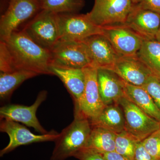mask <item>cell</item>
<instances>
[{
	"label": "cell",
	"mask_w": 160,
	"mask_h": 160,
	"mask_svg": "<svg viewBox=\"0 0 160 160\" xmlns=\"http://www.w3.org/2000/svg\"><path fill=\"white\" fill-rule=\"evenodd\" d=\"M4 42L11 54L15 70H29L39 75H52L50 71V50L36 43L24 30L15 32Z\"/></svg>",
	"instance_id": "cell-1"
},
{
	"label": "cell",
	"mask_w": 160,
	"mask_h": 160,
	"mask_svg": "<svg viewBox=\"0 0 160 160\" xmlns=\"http://www.w3.org/2000/svg\"><path fill=\"white\" fill-rule=\"evenodd\" d=\"M74 112V120L62 130L54 141L50 160H65L86 147L91 133V123L79 112Z\"/></svg>",
	"instance_id": "cell-2"
},
{
	"label": "cell",
	"mask_w": 160,
	"mask_h": 160,
	"mask_svg": "<svg viewBox=\"0 0 160 160\" xmlns=\"http://www.w3.org/2000/svg\"><path fill=\"white\" fill-rule=\"evenodd\" d=\"M135 5V0H94L87 13L92 23L99 27L124 24Z\"/></svg>",
	"instance_id": "cell-3"
},
{
	"label": "cell",
	"mask_w": 160,
	"mask_h": 160,
	"mask_svg": "<svg viewBox=\"0 0 160 160\" xmlns=\"http://www.w3.org/2000/svg\"><path fill=\"white\" fill-rule=\"evenodd\" d=\"M23 30L39 46L50 50L59 40L58 14L41 9Z\"/></svg>",
	"instance_id": "cell-4"
},
{
	"label": "cell",
	"mask_w": 160,
	"mask_h": 160,
	"mask_svg": "<svg viewBox=\"0 0 160 160\" xmlns=\"http://www.w3.org/2000/svg\"><path fill=\"white\" fill-rule=\"evenodd\" d=\"M125 119V130L142 142L160 129V122L140 109L126 96L118 101Z\"/></svg>",
	"instance_id": "cell-5"
},
{
	"label": "cell",
	"mask_w": 160,
	"mask_h": 160,
	"mask_svg": "<svg viewBox=\"0 0 160 160\" xmlns=\"http://www.w3.org/2000/svg\"><path fill=\"white\" fill-rule=\"evenodd\" d=\"M58 21L61 41L82 42L95 35L102 34V27L92 23L87 13H60Z\"/></svg>",
	"instance_id": "cell-6"
},
{
	"label": "cell",
	"mask_w": 160,
	"mask_h": 160,
	"mask_svg": "<svg viewBox=\"0 0 160 160\" xmlns=\"http://www.w3.org/2000/svg\"><path fill=\"white\" fill-rule=\"evenodd\" d=\"M41 10L38 0H10L7 10L1 17V41L9 38L18 27Z\"/></svg>",
	"instance_id": "cell-7"
},
{
	"label": "cell",
	"mask_w": 160,
	"mask_h": 160,
	"mask_svg": "<svg viewBox=\"0 0 160 160\" xmlns=\"http://www.w3.org/2000/svg\"><path fill=\"white\" fill-rule=\"evenodd\" d=\"M50 51L51 66L83 69L91 66L83 42L59 40Z\"/></svg>",
	"instance_id": "cell-8"
},
{
	"label": "cell",
	"mask_w": 160,
	"mask_h": 160,
	"mask_svg": "<svg viewBox=\"0 0 160 160\" xmlns=\"http://www.w3.org/2000/svg\"><path fill=\"white\" fill-rule=\"evenodd\" d=\"M0 131L7 133L9 138L7 146L0 151L1 157L20 146L34 143L54 142L59 134L54 130L46 134H35L18 122L4 118L1 119Z\"/></svg>",
	"instance_id": "cell-9"
},
{
	"label": "cell",
	"mask_w": 160,
	"mask_h": 160,
	"mask_svg": "<svg viewBox=\"0 0 160 160\" xmlns=\"http://www.w3.org/2000/svg\"><path fill=\"white\" fill-rule=\"evenodd\" d=\"M86 76L84 94L79 103L76 105L77 111L90 122L95 119L106 107L101 98L98 82V68L89 66L83 69Z\"/></svg>",
	"instance_id": "cell-10"
},
{
	"label": "cell",
	"mask_w": 160,
	"mask_h": 160,
	"mask_svg": "<svg viewBox=\"0 0 160 160\" xmlns=\"http://www.w3.org/2000/svg\"><path fill=\"white\" fill-rule=\"evenodd\" d=\"M106 37L120 57L136 55L144 40L124 24L102 27Z\"/></svg>",
	"instance_id": "cell-11"
},
{
	"label": "cell",
	"mask_w": 160,
	"mask_h": 160,
	"mask_svg": "<svg viewBox=\"0 0 160 160\" xmlns=\"http://www.w3.org/2000/svg\"><path fill=\"white\" fill-rule=\"evenodd\" d=\"M48 92L46 90L40 92L36 100L30 106L18 104H8L0 108L1 119H7L23 123L41 133L46 134L49 132L42 126L36 116V112L40 105L47 98Z\"/></svg>",
	"instance_id": "cell-12"
},
{
	"label": "cell",
	"mask_w": 160,
	"mask_h": 160,
	"mask_svg": "<svg viewBox=\"0 0 160 160\" xmlns=\"http://www.w3.org/2000/svg\"><path fill=\"white\" fill-rule=\"evenodd\" d=\"M124 25L144 41L155 40L160 27V14L135 5Z\"/></svg>",
	"instance_id": "cell-13"
},
{
	"label": "cell",
	"mask_w": 160,
	"mask_h": 160,
	"mask_svg": "<svg viewBox=\"0 0 160 160\" xmlns=\"http://www.w3.org/2000/svg\"><path fill=\"white\" fill-rule=\"evenodd\" d=\"M91 66L98 68L112 69L119 56L102 34L90 37L83 42Z\"/></svg>",
	"instance_id": "cell-14"
},
{
	"label": "cell",
	"mask_w": 160,
	"mask_h": 160,
	"mask_svg": "<svg viewBox=\"0 0 160 160\" xmlns=\"http://www.w3.org/2000/svg\"><path fill=\"white\" fill-rule=\"evenodd\" d=\"M111 70L126 83L141 87L152 75L137 55L120 57Z\"/></svg>",
	"instance_id": "cell-15"
},
{
	"label": "cell",
	"mask_w": 160,
	"mask_h": 160,
	"mask_svg": "<svg viewBox=\"0 0 160 160\" xmlns=\"http://www.w3.org/2000/svg\"><path fill=\"white\" fill-rule=\"evenodd\" d=\"M97 78L100 95L105 106L117 103L125 96L124 81L111 69L98 68Z\"/></svg>",
	"instance_id": "cell-16"
},
{
	"label": "cell",
	"mask_w": 160,
	"mask_h": 160,
	"mask_svg": "<svg viewBox=\"0 0 160 160\" xmlns=\"http://www.w3.org/2000/svg\"><path fill=\"white\" fill-rule=\"evenodd\" d=\"M50 71L52 75L59 78L73 98L75 105H78L82 98L86 86V76L83 69L51 66Z\"/></svg>",
	"instance_id": "cell-17"
},
{
	"label": "cell",
	"mask_w": 160,
	"mask_h": 160,
	"mask_svg": "<svg viewBox=\"0 0 160 160\" xmlns=\"http://www.w3.org/2000/svg\"><path fill=\"white\" fill-rule=\"evenodd\" d=\"M90 123L92 126L102 127L115 133L125 129L124 113L118 103L106 106L99 115Z\"/></svg>",
	"instance_id": "cell-18"
},
{
	"label": "cell",
	"mask_w": 160,
	"mask_h": 160,
	"mask_svg": "<svg viewBox=\"0 0 160 160\" xmlns=\"http://www.w3.org/2000/svg\"><path fill=\"white\" fill-rule=\"evenodd\" d=\"M124 91L125 96L132 102L160 122V109L143 87L132 86L124 82Z\"/></svg>",
	"instance_id": "cell-19"
},
{
	"label": "cell",
	"mask_w": 160,
	"mask_h": 160,
	"mask_svg": "<svg viewBox=\"0 0 160 160\" xmlns=\"http://www.w3.org/2000/svg\"><path fill=\"white\" fill-rule=\"evenodd\" d=\"M116 133L98 126H92L86 147L101 154L115 151Z\"/></svg>",
	"instance_id": "cell-20"
},
{
	"label": "cell",
	"mask_w": 160,
	"mask_h": 160,
	"mask_svg": "<svg viewBox=\"0 0 160 160\" xmlns=\"http://www.w3.org/2000/svg\"><path fill=\"white\" fill-rule=\"evenodd\" d=\"M39 75L34 72L17 70L0 73V98L6 100L11 97L13 91L26 80Z\"/></svg>",
	"instance_id": "cell-21"
},
{
	"label": "cell",
	"mask_w": 160,
	"mask_h": 160,
	"mask_svg": "<svg viewBox=\"0 0 160 160\" xmlns=\"http://www.w3.org/2000/svg\"><path fill=\"white\" fill-rule=\"evenodd\" d=\"M137 55L151 73L160 81V43L157 40L144 41Z\"/></svg>",
	"instance_id": "cell-22"
},
{
	"label": "cell",
	"mask_w": 160,
	"mask_h": 160,
	"mask_svg": "<svg viewBox=\"0 0 160 160\" xmlns=\"http://www.w3.org/2000/svg\"><path fill=\"white\" fill-rule=\"evenodd\" d=\"M84 6V0H44L41 4V9L57 14L76 13Z\"/></svg>",
	"instance_id": "cell-23"
},
{
	"label": "cell",
	"mask_w": 160,
	"mask_h": 160,
	"mask_svg": "<svg viewBox=\"0 0 160 160\" xmlns=\"http://www.w3.org/2000/svg\"><path fill=\"white\" fill-rule=\"evenodd\" d=\"M138 141L131 134L124 130L118 133H116L115 138V151L133 160L135 152Z\"/></svg>",
	"instance_id": "cell-24"
},
{
	"label": "cell",
	"mask_w": 160,
	"mask_h": 160,
	"mask_svg": "<svg viewBox=\"0 0 160 160\" xmlns=\"http://www.w3.org/2000/svg\"><path fill=\"white\" fill-rule=\"evenodd\" d=\"M141 142L153 159H160V129L152 133Z\"/></svg>",
	"instance_id": "cell-25"
},
{
	"label": "cell",
	"mask_w": 160,
	"mask_h": 160,
	"mask_svg": "<svg viewBox=\"0 0 160 160\" xmlns=\"http://www.w3.org/2000/svg\"><path fill=\"white\" fill-rule=\"evenodd\" d=\"M15 71L12 58L6 43H0V72H9Z\"/></svg>",
	"instance_id": "cell-26"
},
{
	"label": "cell",
	"mask_w": 160,
	"mask_h": 160,
	"mask_svg": "<svg viewBox=\"0 0 160 160\" xmlns=\"http://www.w3.org/2000/svg\"><path fill=\"white\" fill-rule=\"evenodd\" d=\"M152 98L156 105L160 109V81L152 75L142 86Z\"/></svg>",
	"instance_id": "cell-27"
},
{
	"label": "cell",
	"mask_w": 160,
	"mask_h": 160,
	"mask_svg": "<svg viewBox=\"0 0 160 160\" xmlns=\"http://www.w3.org/2000/svg\"><path fill=\"white\" fill-rule=\"evenodd\" d=\"M73 157L79 160H106L101 153L86 148L78 151Z\"/></svg>",
	"instance_id": "cell-28"
},
{
	"label": "cell",
	"mask_w": 160,
	"mask_h": 160,
	"mask_svg": "<svg viewBox=\"0 0 160 160\" xmlns=\"http://www.w3.org/2000/svg\"><path fill=\"white\" fill-rule=\"evenodd\" d=\"M135 6L160 13V0H135Z\"/></svg>",
	"instance_id": "cell-29"
},
{
	"label": "cell",
	"mask_w": 160,
	"mask_h": 160,
	"mask_svg": "<svg viewBox=\"0 0 160 160\" xmlns=\"http://www.w3.org/2000/svg\"><path fill=\"white\" fill-rule=\"evenodd\" d=\"M133 160H154L146 151L142 142H139L135 152Z\"/></svg>",
	"instance_id": "cell-30"
},
{
	"label": "cell",
	"mask_w": 160,
	"mask_h": 160,
	"mask_svg": "<svg viewBox=\"0 0 160 160\" xmlns=\"http://www.w3.org/2000/svg\"><path fill=\"white\" fill-rule=\"evenodd\" d=\"M102 154L106 160H130L116 151L111 152Z\"/></svg>",
	"instance_id": "cell-31"
},
{
	"label": "cell",
	"mask_w": 160,
	"mask_h": 160,
	"mask_svg": "<svg viewBox=\"0 0 160 160\" xmlns=\"http://www.w3.org/2000/svg\"><path fill=\"white\" fill-rule=\"evenodd\" d=\"M160 14V13H159ZM156 40L158 42H159L160 43V25L157 34L156 38Z\"/></svg>",
	"instance_id": "cell-32"
},
{
	"label": "cell",
	"mask_w": 160,
	"mask_h": 160,
	"mask_svg": "<svg viewBox=\"0 0 160 160\" xmlns=\"http://www.w3.org/2000/svg\"><path fill=\"white\" fill-rule=\"evenodd\" d=\"M38 1L39 2H40V3H41V4H42V2H43V1L44 0H38Z\"/></svg>",
	"instance_id": "cell-33"
},
{
	"label": "cell",
	"mask_w": 160,
	"mask_h": 160,
	"mask_svg": "<svg viewBox=\"0 0 160 160\" xmlns=\"http://www.w3.org/2000/svg\"></svg>",
	"instance_id": "cell-34"
}]
</instances>
